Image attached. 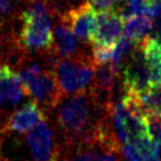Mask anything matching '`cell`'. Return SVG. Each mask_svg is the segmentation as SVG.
I'll use <instances>...</instances> for the list:
<instances>
[{"mask_svg":"<svg viewBox=\"0 0 161 161\" xmlns=\"http://www.w3.org/2000/svg\"><path fill=\"white\" fill-rule=\"evenodd\" d=\"M125 36L134 41H141L146 36H151L153 31V19L147 15H135L126 21L124 27Z\"/></svg>","mask_w":161,"mask_h":161,"instance_id":"obj_11","label":"cell"},{"mask_svg":"<svg viewBox=\"0 0 161 161\" xmlns=\"http://www.w3.org/2000/svg\"><path fill=\"white\" fill-rule=\"evenodd\" d=\"M146 115L151 112L161 111V85H151L142 93H138Z\"/></svg>","mask_w":161,"mask_h":161,"instance_id":"obj_12","label":"cell"},{"mask_svg":"<svg viewBox=\"0 0 161 161\" xmlns=\"http://www.w3.org/2000/svg\"><path fill=\"white\" fill-rule=\"evenodd\" d=\"M49 14L51 6L44 0H32L21 14V31L17 45L25 51H49L54 44V33Z\"/></svg>","mask_w":161,"mask_h":161,"instance_id":"obj_1","label":"cell"},{"mask_svg":"<svg viewBox=\"0 0 161 161\" xmlns=\"http://www.w3.org/2000/svg\"><path fill=\"white\" fill-rule=\"evenodd\" d=\"M51 49L58 55L59 58L63 59L74 58L78 54H80L78 53V49H79L78 38L63 23H59L55 27L54 44Z\"/></svg>","mask_w":161,"mask_h":161,"instance_id":"obj_10","label":"cell"},{"mask_svg":"<svg viewBox=\"0 0 161 161\" xmlns=\"http://www.w3.org/2000/svg\"><path fill=\"white\" fill-rule=\"evenodd\" d=\"M97 65L92 55L78 54L74 58L59 59L53 68L63 97L74 95L91 88Z\"/></svg>","mask_w":161,"mask_h":161,"instance_id":"obj_3","label":"cell"},{"mask_svg":"<svg viewBox=\"0 0 161 161\" xmlns=\"http://www.w3.org/2000/svg\"><path fill=\"white\" fill-rule=\"evenodd\" d=\"M160 114H161V111H160Z\"/></svg>","mask_w":161,"mask_h":161,"instance_id":"obj_20","label":"cell"},{"mask_svg":"<svg viewBox=\"0 0 161 161\" xmlns=\"http://www.w3.org/2000/svg\"><path fill=\"white\" fill-rule=\"evenodd\" d=\"M24 94L18 73H15L7 64H0V106L7 103L15 106Z\"/></svg>","mask_w":161,"mask_h":161,"instance_id":"obj_9","label":"cell"},{"mask_svg":"<svg viewBox=\"0 0 161 161\" xmlns=\"http://www.w3.org/2000/svg\"><path fill=\"white\" fill-rule=\"evenodd\" d=\"M158 161H161V160H160V159H159V160H158Z\"/></svg>","mask_w":161,"mask_h":161,"instance_id":"obj_19","label":"cell"},{"mask_svg":"<svg viewBox=\"0 0 161 161\" xmlns=\"http://www.w3.org/2000/svg\"><path fill=\"white\" fill-rule=\"evenodd\" d=\"M3 45V36H1V33H0V47Z\"/></svg>","mask_w":161,"mask_h":161,"instance_id":"obj_17","label":"cell"},{"mask_svg":"<svg viewBox=\"0 0 161 161\" xmlns=\"http://www.w3.org/2000/svg\"><path fill=\"white\" fill-rule=\"evenodd\" d=\"M120 73L122 74V81L127 91L142 93L152 85L147 60L139 44L133 54L125 63Z\"/></svg>","mask_w":161,"mask_h":161,"instance_id":"obj_4","label":"cell"},{"mask_svg":"<svg viewBox=\"0 0 161 161\" xmlns=\"http://www.w3.org/2000/svg\"><path fill=\"white\" fill-rule=\"evenodd\" d=\"M152 36L155 39L157 44L159 45V48H160V51H161V33H155V34H153Z\"/></svg>","mask_w":161,"mask_h":161,"instance_id":"obj_16","label":"cell"},{"mask_svg":"<svg viewBox=\"0 0 161 161\" xmlns=\"http://www.w3.org/2000/svg\"><path fill=\"white\" fill-rule=\"evenodd\" d=\"M119 1H124V3H127V1H130V0H119Z\"/></svg>","mask_w":161,"mask_h":161,"instance_id":"obj_18","label":"cell"},{"mask_svg":"<svg viewBox=\"0 0 161 161\" xmlns=\"http://www.w3.org/2000/svg\"><path fill=\"white\" fill-rule=\"evenodd\" d=\"M60 23L65 24L82 42H91L97 28V17L87 3L67 9L60 15Z\"/></svg>","mask_w":161,"mask_h":161,"instance_id":"obj_6","label":"cell"},{"mask_svg":"<svg viewBox=\"0 0 161 161\" xmlns=\"http://www.w3.org/2000/svg\"><path fill=\"white\" fill-rule=\"evenodd\" d=\"M124 30V20L115 11L97 15V28L91 44L100 46H114L119 41Z\"/></svg>","mask_w":161,"mask_h":161,"instance_id":"obj_8","label":"cell"},{"mask_svg":"<svg viewBox=\"0 0 161 161\" xmlns=\"http://www.w3.org/2000/svg\"><path fill=\"white\" fill-rule=\"evenodd\" d=\"M46 120L45 111L34 103L33 100L25 103L23 107L15 109L7 118L5 122L4 132H13V133H27L36 125Z\"/></svg>","mask_w":161,"mask_h":161,"instance_id":"obj_7","label":"cell"},{"mask_svg":"<svg viewBox=\"0 0 161 161\" xmlns=\"http://www.w3.org/2000/svg\"><path fill=\"white\" fill-rule=\"evenodd\" d=\"M13 4L11 0H0V19H5L13 12Z\"/></svg>","mask_w":161,"mask_h":161,"instance_id":"obj_15","label":"cell"},{"mask_svg":"<svg viewBox=\"0 0 161 161\" xmlns=\"http://www.w3.org/2000/svg\"><path fill=\"white\" fill-rule=\"evenodd\" d=\"M19 76L25 95L31 97L44 111L54 109L63 99L53 69H42L39 64L28 63L21 66Z\"/></svg>","mask_w":161,"mask_h":161,"instance_id":"obj_2","label":"cell"},{"mask_svg":"<svg viewBox=\"0 0 161 161\" xmlns=\"http://www.w3.org/2000/svg\"><path fill=\"white\" fill-rule=\"evenodd\" d=\"M25 140L34 160L58 161L60 147L54 142L53 132L46 120L27 132Z\"/></svg>","mask_w":161,"mask_h":161,"instance_id":"obj_5","label":"cell"},{"mask_svg":"<svg viewBox=\"0 0 161 161\" xmlns=\"http://www.w3.org/2000/svg\"><path fill=\"white\" fill-rule=\"evenodd\" d=\"M145 124L148 136L153 141L161 143V114L160 112H151L145 116Z\"/></svg>","mask_w":161,"mask_h":161,"instance_id":"obj_13","label":"cell"},{"mask_svg":"<svg viewBox=\"0 0 161 161\" xmlns=\"http://www.w3.org/2000/svg\"><path fill=\"white\" fill-rule=\"evenodd\" d=\"M86 3L90 5L94 13L100 14L115 11L119 0H87Z\"/></svg>","mask_w":161,"mask_h":161,"instance_id":"obj_14","label":"cell"}]
</instances>
